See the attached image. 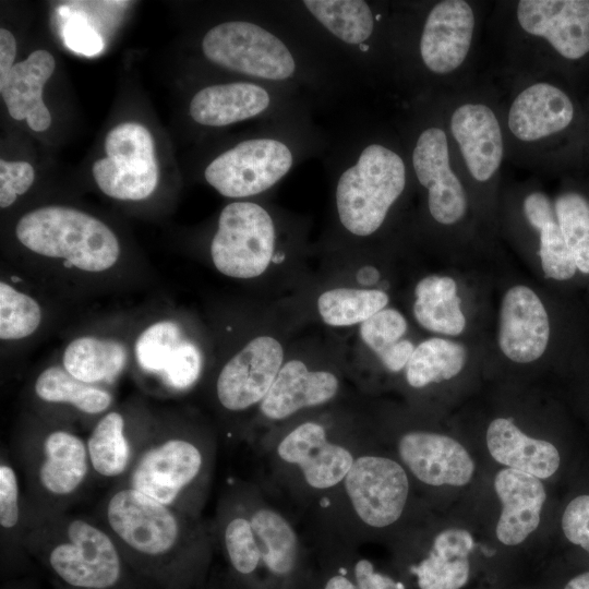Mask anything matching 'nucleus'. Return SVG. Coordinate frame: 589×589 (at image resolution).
<instances>
[{
	"label": "nucleus",
	"mask_w": 589,
	"mask_h": 589,
	"mask_svg": "<svg viewBox=\"0 0 589 589\" xmlns=\"http://www.w3.org/2000/svg\"><path fill=\"white\" fill-rule=\"evenodd\" d=\"M493 485L501 504L495 536L502 544L517 546L540 525L546 501L544 484L532 474L504 467L496 472Z\"/></svg>",
	"instance_id": "4be33fe9"
},
{
	"label": "nucleus",
	"mask_w": 589,
	"mask_h": 589,
	"mask_svg": "<svg viewBox=\"0 0 589 589\" xmlns=\"http://www.w3.org/2000/svg\"><path fill=\"white\" fill-rule=\"evenodd\" d=\"M293 95L254 81L212 84L194 94L189 113L196 123L213 128L259 118L272 121L300 113Z\"/></svg>",
	"instance_id": "ddd939ff"
},
{
	"label": "nucleus",
	"mask_w": 589,
	"mask_h": 589,
	"mask_svg": "<svg viewBox=\"0 0 589 589\" xmlns=\"http://www.w3.org/2000/svg\"><path fill=\"white\" fill-rule=\"evenodd\" d=\"M471 533L462 528L437 532L425 555L409 567L420 589H461L470 578Z\"/></svg>",
	"instance_id": "cd10ccee"
},
{
	"label": "nucleus",
	"mask_w": 589,
	"mask_h": 589,
	"mask_svg": "<svg viewBox=\"0 0 589 589\" xmlns=\"http://www.w3.org/2000/svg\"><path fill=\"white\" fill-rule=\"evenodd\" d=\"M276 240V221L267 208L251 201L232 202L218 217L211 242L213 264L228 277H257L273 261Z\"/></svg>",
	"instance_id": "9b49d317"
},
{
	"label": "nucleus",
	"mask_w": 589,
	"mask_h": 589,
	"mask_svg": "<svg viewBox=\"0 0 589 589\" xmlns=\"http://www.w3.org/2000/svg\"><path fill=\"white\" fill-rule=\"evenodd\" d=\"M16 53L14 36L5 28L0 29V81L3 80L13 68Z\"/></svg>",
	"instance_id": "49530a36"
},
{
	"label": "nucleus",
	"mask_w": 589,
	"mask_h": 589,
	"mask_svg": "<svg viewBox=\"0 0 589 589\" xmlns=\"http://www.w3.org/2000/svg\"><path fill=\"white\" fill-rule=\"evenodd\" d=\"M107 156L93 165V177L108 196L122 201L148 197L158 182L154 141L142 124L125 122L109 131Z\"/></svg>",
	"instance_id": "f8f14e48"
},
{
	"label": "nucleus",
	"mask_w": 589,
	"mask_h": 589,
	"mask_svg": "<svg viewBox=\"0 0 589 589\" xmlns=\"http://www.w3.org/2000/svg\"><path fill=\"white\" fill-rule=\"evenodd\" d=\"M525 217L539 232V256L546 278L564 281L575 276L577 266L558 226L554 205L542 192L528 194L522 204Z\"/></svg>",
	"instance_id": "c756f323"
},
{
	"label": "nucleus",
	"mask_w": 589,
	"mask_h": 589,
	"mask_svg": "<svg viewBox=\"0 0 589 589\" xmlns=\"http://www.w3.org/2000/svg\"><path fill=\"white\" fill-rule=\"evenodd\" d=\"M474 24V14L467 1L435 3L424 19L418 43L423 67L438 75L458 69L469 53Z\"/></svg>",
	"instance_id": "a211bd4d"
},
{
	"label": "nucleus",
	"mask_w": 589,
	"mask_h": 589,
	"mask_svg": "<svg viewBox=\"0 0 589 589\" xmlns=\"http://www.w3.org/2000/svg\"><path fill=\"white\" fill-rule=\"evenodd\" d=\"M35 172L26 161L0 160V206L9 207L34 181Z\"/></svg>",
	"instance_id": "a19ab883"
},
{
	"label": "nucleus",
	"mask_w": 589,
	"mask_h": 589,
	"mask_svg": "<svg viewBox=\"0 0 589 589\" xmlns=\"http://www.w3.org/2000/svg\"><path fill=\"white\" fill-rule=\"evenodd\" d=\"M125 414L108 410L93 426L87 450L94 477L119 483L129 473L149 437L132 433Z\"/></svg>",
	"instance_id": "bb28decb"
},
{
	"label": "nucleus",
	"mask_w": 589,
	"mask_h": 589,
	"mask_svg": "<svg viewBox=\"0 0 589 589\" xmlns=\"http://www.w3.org/2000/svg\"><path fill=\"white\" fill-rule=\"evenodd\" d=\"M394 452L410 478L428 488L465 486L476 471L468 449L440 432L408 430L397 437Z\"/></svg>",
	"instance_id": "2eb2a0df"
},
{
	"label": "nucleus",
	"mask_w": 589,
	"mask_h": 589,
	"mask_svg": "<svg viewBox=\"0 0 589 589\" xmlns=\"http://www.w3.org/2000/svg\"><path fill=\"white\" fill-rule=\"evenodd\" d=\"M561 526L570 543L589 553V494L578 495L566 505Z\"/></svg>",
	"instance_id": "79ce46f5"
},
{
	"label": "nucleus",
	"mask_w": 589,
	"mask_h": 589,
	"mask_svg": "<svg viewBox=\"0 0 589 589\" xmlns=\"http://www.w3.org/2000/svg\"><path fill=\"white\" fill-rule=\"evenodd\" d=\"M322 45L289 12H269L265 21L229 20L203 36L211 63L251 81L297 92L329 83L328 57Z\"/></svg>",
	"instance_id": "f03ea898"
},
{
	"label": "nucleus",
	"mask_w": 589,
	"mask_h": 589,
	"mask_svg": "<svg viewBox=\"0 0 589 589\" xmlns=\"http://www.w3.org/2000/svg\"><path fill=\"white\" fill-rule=\"evenodd\" d=\"M22 549L69 589H117L129 567L97 518L25 506Z\"/></svg>",
	"instance_id": "20e7f679"
},
{
	"label": "nucleus",
	"mask_w": 589,
	"mask_h": 589,
	"mask_svg": "<svg viewBox=\"0 0 589 589\" xmlns=\"http://www.w3.org/2000/svg\"><path fill=\"white\" fill-rule=\"evenodd\" d=\"M29 251L89 273L112 267L120 245L112 230L94 216L65 206H45L25 214L15 227Z\"/></svg>",
	"instance_id": "9d476101"
},
{
	"label": "nucleus",
	"mask_w": 589,
	"mask_h": 589,
	"mask_svg": "<svg viewBox=\"0 0 589 589\" xmlns=\"http://www.w3.org/2000/svg\"><path fill=\"white\" fill-rule=\"evenodd\" d=\"M353 576L358 589H405L401 582L375 570L373 563L366 558L356 561Z\"/></svg>",
	"instance_id": "c03bdc74"
},
{
	"label": "nucleus",
	"mask_w": 589,
	"mask_h": 589,
	"mask_svg": "<svg viewBox=\"0 0 589 589\" xmlns=\"http://www.w3.org/2000/svg\"><path fill=\"white\" fill-rule=\"evenodd\" d=\"M64 44L73 51L94 56L104 47L100 35L81 16L69 20L63 29Z\"/></svg>",
	"instance_id": "37998d69"
},
{
	"label": "nucleus",
	"mask_w": 589,
	"mask_h": 589,
	"mask_svg": "<svg viewBox=\"0 0 589 589\" xmlns=\"http://www.w3.org/2000/svg\"><path fill=\"white\" fill-rule=\"evenodd\" d=\"M408 323L396 309L385 308L360 324V337L376 354L402 339Z\"/></svg>",
	"instance_id": "58836bf2"
},
{
	"label": "nucleus",
	"mask_w": 589,
	"mask_h": 589,
	"mask_svg": "<svg viewBox=\"0 0 589 589\" xmlns=\"http://www.w3.org/2000/svg\"><path fill=\"white\" fill-rule=\"evenodd\" d=\"M485 444L497 464L541 480L551 478L561 464L554 444L526 434L510 418L497 417L489 423Z\"/></svg>",
	"instance_id": "393cba45"
},
{
	"label": "nucleus",
	"mask_w": 589,
	"mask_h": 589,
	"mask_svg": "<svg viewBox=\"0 0 589 589\" xmlns=\"http://www.w3.org/2000/svg\"><path fill=\"white\" fill-rule=\"evenodd\" d=\"M17 455L25 506L37 512H67L94 477L86 441L65 428L26 441Z\"/></svg>",
	"instance_id": "1a4fd4ad"
},
{
	"label": "nucleus",
	"mask_w": 589,
	"mask_h": 589,
	"mask_svg": "<svg viewBox=\"0 0 589 589\" xmlns=\"http://www.w3.org/2000/svg\"><path fill=\"white\" fill-rule=\"evenodd\" d=\"M333 166L337 219L366 238L384 225L407 187L408 166L397 149L370 137L351 139Z\"/></svg>",
	"instance_id": "423d86ee"
},
{
	"label": "nucleus",
	"mask_w": 589,
	"mask_h": 589,
	"mask_svg": "<svg viewBox=\"0 0 589 589\" xmlns=\"http://www.w3.org/2000/svg\"><path fill=\"white\" fill-rule=\"evenodd\" d=\"M41 321V310L36 300L16 290L8 283H0V338L16 340L32 335Z\"/></svg>",
	"instance_id": "e433bc0d"
},
{
	"label": "nucleus",
	"mask_w": 589,
	"mask_h": 589,
	"mask_svg": "<svg viewBox=\"0 0 589 589\" xmlns=\"http://www.w3.org/2000/svg\"><path fill=\"white\" fill-rule=\"evenodd\" d=\"M410 163L417 181L426 191L431 217L445 226L461 220L468 208L467 195L450 167L444 130L436 125L423 128L416 136Z\"/></svg>",
	"instance_id": "dca6fc26"
},
{
	"label": "nucleus",
	"mask_w": 589,
	"mask_h": 589,
	"mask_svg": "<svg viewBox=\"0 0 589 589\" xmlns=\"http://www.w3.org/2000/svg\"><path fill=\"white\" fill-rule=\"evenodd\" d=\"M564 589H589V572L572 578L564 587Z\"/></svg>",
	"instance_id": "09e8293b"
},
{
	"label": "nucleus",
	"mask_w": 589,
	"mask_h": 589,
	"mask_svg": "<svg viewBox=\"0 0 589 589\" xmlns=\"http://www.w3.org/2000/svg\"><path fill=\"white\" fill-rule=\"evenodd\" d=\"M62 362L75 378L101 386L112 383L122 372L127 350L115 339L80 337L67 346Z\"/></svg>",
	"instance_id": "7c9ffc66"
},
{
	"label": "nucleus",
	"mask_w": 589,
	"mask_h": 589,
	"mask_svg": "<svg viewBox=\"0 0 589 589\" xmlns=\"http://www.w3.org/2000/svg\"><path fill=\"white\" fill-rule=\"evenodd\" d=\"M575 115L568 95L557 86L539 82L527 86L513 100L507 124L522 142H536L567 129Z\"/></svg>",
	"instance_id": "b1692460"
},
{
	"label": "nucleus",
	"mask_w": 589,
	"mask_h": 589,
	"mask_svg": "<svg viewBox=\"0 0 589 589\" xmlns=\"http://www.w3.org/2000/svg\"><path fill=\"white\" fill-rule=\"evenodd\" d=\"M414 348L416 346L410 340L401 339L382 351L377 357L389 372L398 373L405 370Z\"/></svg>",
	"instance_id": "a18cd8bd"
},
{
	"label": "nucleus",
	"mask_w": 589,
	"mask_h": 589,
	"mask_svg": "<svg viewBox=\"0 0 589 589\" xmlns=\"http://www.w3.org/2000/svg\"><path fill=\"white\" fill-rule=\"evenodd\" d=\"M180 327L171 321L152 324L135 342V357L146 372L160 375L171 353L181 341Z\"/></svg>",
	"instance_id": "4c0bfd02"
},
{
	"label": "nucleus",
	"mask_w": 589,
	"mask_h": 589,
	"mask_svg": "<svg viewBox=\"0 0 589 589\" xmlns=\"http://www.w3.org/2000/svg\"><path fill=\"white\" fill-rule=\"evenodd\" d=\"M389 298L381 289L334 288L317 299L322 320L330 326L361 324L386 308Z\"/></svg>",
	"instance_id": "72a5a7b5"
},
{
	"label": "nucleus",
	"mask_w": 589,
	"mask_h": 589,
	"mask_svg": "<svg viewBox=\"0 0 589 589\" xmlns=\"http://www.w3.org/2000/svg\"><path fill=\"white\" fill-rule=\"evenodd\" d=\"M449 127L471 177L489 181L504 155L502 129L493 110L480 103L462 104L453 112Z\"/></svg>",
	"instance_id": "5701e85b"
},
{
	"label": "nucleus",
	"mask_w": 589,
	"mask_h": 589,
	"mask_svg": "<svg viewBox=\"0 0 589 589\" xmlns=\"http://www.w3.org/2000/svg\"><path fill=\"white\" fill-rule=\"evenodd\" d=\"M287 7L324 48H335L356 64L370 52L378 16L368 1L303 0Z\"/></svg>",
	"instance_id": "4468645a"
},
{
	"label": "nucleus",
	"mask_w": 589,
	"mask_h": 589,
	"mask_svg": "<svg viewBox=\"0 0 589 589\" xmlns=\"http://www.w3.org/2000/svg\"><path fill=\"white\" fill-rule=\"evenodd\" d=\"M34 393L45 404L70 407L84 416H103L113 401L105 387L82 382L59 365L37 376Z\"/></svg>",
	"instance_id": "2f4dec72"
},
{
	"label": "nucleus",
	"mask_w": 589,
	"mask_h": 589,
	"mask_svg": "<svg viewBox=\"0 0 589 589\" xmlns=\"http://www.w3.org/2000/svg\"><path fill=\"white\" fill-rule=\"evenodd\" d=\"M517 20L529 35L543 38L562 57L589 53V0H521Z\"/></svg>",
	"instance_id": "aec40b11"
},
{
	"label": "nucleus",
	"mask_w": 589,
	"mask_h": 589,
	"mask_svg": "<svg viewBox=\"0 0 589 589\" xmlns=\"http://www.w3.org/2000/svg\"><path fill=\"white\" fill-rule=\"evenodd\" d=\"M550 340L546 309L533 289L515 285L503 294L497 342L502 353L516 363H531L545 352Z\"/></svg>",
	"instance_id": "6ab92c4d"
},
{
	"label": "nucleus",
	"mask_w": 589,
	"mask_h": 589,
	"mask_svg": "<svg viewBox=\"0 0 589 589\" xmlns=\"http://www.w3.org/2000/svg\"><path fill=\"white\" fill-rule=\"evenodd\" d=\"M25 498L17 471L7 450L0 457V531L2 549H22Z\"/></svg>",
	"instance_id": "c9c22d12"
},
{
	"label": "nucleus",
	"mask_w": 589,
	"mask_h": 589,
	"mask_svg": "<svg viewBox=\"0 0 589 589\" xmlns=\"http://www.w3.org/2000/svg\"><path fill=\"white\" fill-rule=\"evenodd\" d=\"M338 392L339 380L330 371L310 370L301 360H289L280 368L259 412L267 421H284L329 402Z\"/></svg>",
	"instance_id": "412c9836"
},
{
	"label": "nucleus",
	"mask_w": 589,
	"mask_h": 589,
	"mask_svg": "<svg viewBox=\"0 0 589 589\" xmlns=\"http://www.w3.org/2000/svg\"><path fill=\"white\" fill-rule=\"evenodd\" d=\"M411 478L395 456L362 448L340 485L311 513L324 539L359 541L404 518Z\"/></svg>",
	"instance_id": "7ed1b4c3"
},
{
	"label": "nucleus",
	"mask_w": 589,
	"mask_h": 589,
	"mask_svg": "<svg viewBox=\"0 0 589 589\" xmlns=\"http://www.w3.org/2000/svg\"><path fill=\"white\" fill-rule=\"evenodd\" d=\"M96 518L117 542L129 567L176 589L214 549L212 524L116 485Z\"/></svg>",
	"instance_id": "f257e3e1"
},
{
	"label": "nucleus",
	"mask_w": 589,
	"mask_h": 589,
	"mask_svg": "<svg viewBox=\"0 0 589 589\" xmlns=\"http://www.w3.org/2000/svg\"><path fill=\"white\" fill-rule=\"evenodd\" d=\"M216 450L206 438L182 432L149 434L129 473L116 485L134 489L183 514L202 518Z\"/></svg>",
	"instance_id": "6e6552de"
},
{
	"label": "nucleus",
	"mask_w": 589,
	"mask_h": 589,
	"mask_svg": "<svg viewBox=\"0 0 589 589\" xmlns=\"http://www.w3.org/2000/svg\"><path fill=\"white\" fill-rule=\"evenodd\" d=\"M202 358L199 348L188 340H181L171 353L160 374L163 383L173 390H185L200 377Z\"/></svg>",
	"instance_id": "ea45409f"
},
{
	"label": "nucleus",
	"mask_w": 589,
	"mask_h": 589,
	"mask_svg": "<svg viewBox=\"0 0 589 589\" xmlns=\"http://www.w3.org/2000/svg\"><path fill=\"white\" fill-rule=\"evenodd\" d=\"M467 357L461 342L442 337L425 339L416 346L405 368L406 381L416 389L449 381L461 373Z\"/></svg>",
	"instance_id": "473e14b6"
},
{
	"label": "nucleus",
	"mask_w": 589,
	"mask_h": 589,
	"mask_svg": "<svg viewBox=\"0 0 589 589\" xmlns=\"http://www.w3.org/2000/svg\"><path fill=\"white\" fill-rule=\"evenodd\" d=\"M56 67L55 59L47 50H35L27 59L15 63L8 75L0 81V92L10 116L15 120L26 119L36 132L45 131L51 123V116L43 101V87Z\"/></svg>",
	"instance_id": "a878e982"
},
{
	"label": "nucleus",
	"mask_w": 589,
	"mask_h": 589,
	"mask_svg": "<svg viewBox=\"0 0 589 589\" xmlns=\"http://www.w3.org/2000/svg\"><path fill=\"white\" fill-rule=\"evenodd\" d=\"M412 312L424 329L445 336H459L467 324L456 280L450 276L430 275L414 288Z\"/></svg>",
	"instance_id": "c85d7f7f"
},
{
	"label": "nucleus",
	"mask_w": 589,
	"mask_h": 589,
	"mask_svg": "<svg viewBox=\"0 0 589 589\" xmlns=\"http://www.w3.org/2000/svg\"><path fill=\"white\" fill-rule=\"evenodd\" d=\"M555 216L577 271L589 274V202L577 192H565L553 203Z\"/></svg>",
	"instance_id": "f704fd0d"
},
{
	"label": "nucleus",
	"mask_w": 589,
	"mask_h": 589,
	"mask_svg": "<svg viewBox=\"0 0 589 589\" xmlns=\"http://www.w3.org/2000/svg\"><path fill=\"white\" fill-rule=\"evenodd\" d=\"M324 589H358L356 582L347 577V570L340 567L338 573L326 581Z\"/></svg>",
	"instance_id": "de8ad7c7"
},
{
	"label": "nucleus",
	"mask_w": 589,
	"mask_h": 589,
	"mask_svg": "<svg viewBox=\"0 0 589 589\" xmlns=\"http://www.w3.org/2000/svg\"><path fill=\"white\" fill-rule=\"evenodd\" d=\"M284 364V350L271 336L249 341L220 370L215 392L219 405L230 412L260 406Z\"/></svg>",
	"instance_id": "f3484780"
},
{
	"label": "nucleus",
	"mask_w": 589,
	"mask_h": 589,
	"mask_svg": "<svg viewBox=\"0 0 589 589\" xmlns=\"http://www.w3.org/2000/svg\"><path fill=\"white\" fill-rule=\"evenodd\" d=\"M300 113L267 123L266 131L216 155L205 167L206 182L231 199L260 195L276 187L302 159L320 147V139Z\"/></svg>",
	"instance_id": "0eeeda50"
},
{
	"label": "nucleus",
	"mask_w": 589,
	"mask_h": 589,
	"mask_svg": "<svg viewBox=\"0 0 589 589\" xmlns=\"http://www.w3.org/2000/svg\"><path fill=\"white\" fill-rule=\"evenodd\" d=\"M361 447L305 420L257 450L267 468L268 489L300 509L312 512L342 482Z\"/></svg>",
	"instance_id": "39448f33"
}]
</instances>
